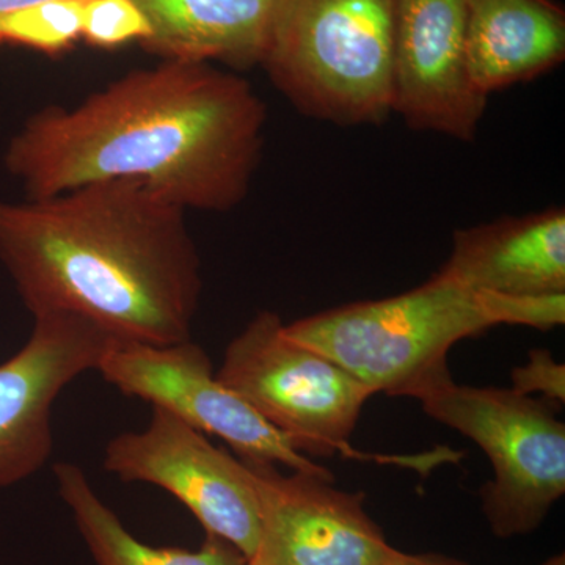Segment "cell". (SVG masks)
<instances>
[{
    "label": "cell",
    "mask_w": 565,
    "mask_h": 565,
    "mask_svg": "<svg viewBox=\"0 0 565 565\" xmlns=\"http://www.w3.org/2000/svg\"><path fill=\"white\" fill-rule=\"evenodd\" d=\"M267 110L250 82L212 63L132 71L74 107L33 115L6 166L29 199L126 181L184 211H232L262 161Z\"/></svg>",
    "instance_id": "6da1fadb"
},
{
    "label": "cell",
    "mask_w": 565,
    "mask_h": 565,
    "mask_svg": "<svg viewBox=\"0 0 565 565\" xmlns=\"http://www.w3.org/2000/svg\"><path fill=\"white\" fill-rule=\"evenodd\" d=\"M185 212L126 181L0 202V259L33 318L71 313L118 340H192L202 262Z\"/></svg>",
    "instance_id": "7a4b0ae2"
},
{
    "label": "cell",
    "mask_w": 565,
    "mask_h": 565,
    "mask_svg": "<svg viewBox=\"0 0 565 565\" xmlns=\"http://www.w3.org/2000/svg\"><path fill=\"white\" fill-rule=\"evenodd\" d=\"M565 294L476 291L438 270L399 296L341 305L285 323V333L355 375L371 392L415 397L449 375L452 345L498 326H564Z\"/></svg>",
    "instance_id": "3957f363"
},
{
    "label": "cell",
    "mask_w": 565,
    "mask_h": 565,
    "mask_svg": "<svg viewBox=\"0 0 565 565\" xmlns=\"http://www.w3.org/2000/svg\"><path fill=\"white\" fill-rule=\"evenodd\" d=\"M394 0H275L262 66L305 117L352 128L392 115Z\"/></svg>",
    "instance_id": "277c9868"
},
{
    "label": "cell",
    "mask_w": 565,
    "mask_h": 565,
    "mask_svg": "<svg viewBox=\"0 0 565 565\" xmlns=\"http://www.w3.org/2000/svg\"><path fill=\"white\" fill-rule=\"evenodd\" d=\"M414 399L489 457L493 476L479 494L493 535L534 533L565 493V424L548 401L512 388L456 384L451 374Z\"/></svg>",
    "instance_id": "5b68a950"
},
{
    "label": "cell",
    "mask_w": 565,
    "mask_h": 565,
    "mask_svg": "<svg viewBox=\"0 0 565 565\" xmlns=\"http://www.w3.org/2000/svg\"><path fill=\"white\" fill-rule=\"evenodd\" d=\"M218 381L243 397L302 455L375 459L349 444L373 392L329 356L285 333L274 311H262L226 348Z\"/></svg>",
    "instance_id": "8992f818"
},
{
    "label": "cell",
    "mask_w": 565,
    "mask_h": 565,
    "mask_svg": "<svg viewBox=\"0 0 565 565\" xmlns=\"http://www.w3.org/2000/svg\"><path fill=\"white\" fill-rule=\"evenodd\" d=\"M96 371L126 396L147 401L199 433L222 438L239 459L282 465L333 481L332 471L297 451L280 430L223 385L210 355L192 340L154 345L114 338Z\"/></svg>",
    "instance_id": "52a82bcc"
},
{
    "label": "cell",
    "mask_w": 565,
    "mask_h": 565,
    "mask_svg": "<svg viewBox=\"0 0 565 565\" xmlns=\"http://www.w3.org/2000/svg\"><path fill=\"white\" fill-rule=\"evenodd\" d=\"M104 468L125 482L161 487L207 534L230 542L247 559L258 553L262 520L247 465L169 412L152 407L141 433L111 438Z\"/></svg>",
    "instance_id": "ba28073f"
},
{
    "label": "cell",
    "mask_w": 565,
    "mask_h": 565,
    "mask_svg": "<svg viewBox=\"0 0 565 565\" xmlns=\"http://www.w3.org/2000/svg\"><path fill=\"white\" fill-rule=\"evenodd\" d=\"M114 338L82 316H35L28 343L0 363V489L46 465L55 401L79 375L96 371Z\"/></svg>",
    "instance_id": "9c48e42d"
},
{
    "label": "cell",
    "mask_w": 565,
    "mask_h": 565,
    "mask_svg": "<svg viewBox=\"0 0 565 565\" xmlns=\"http://www.w3.org/2000/svg\"><path fill=\"white\" fill-rule=\"evenodd\" d=\"M487 98L465 44V0H394L392 114L415 131L475 140Z\"/></svg>",
    "instance_id": "30bf717a"
},
{
    "label": "cell",
    "mask_w": 565,
    "mask_h": 565,
    "mask_svg": "<svg viewBox=\"0 0 565 565\" xmlns=\"http://www.w3.org/2000/svg\"><path fill=\"white\" fill-rule=\"evenodd\" d=\"M243 460V459H241ZM266 565H385L394 546L367 515L364 494L344 492L321 476L248 462Z\"/></svg>",
    "instance_id": "8fae6325"
},
{
    "label": "cell",
    "mask_w": 565,
    "mask_h": 565,
    "mask_svg": "<svg viewBox=\"0 0 565 565\" xmlns=\"http://www.w3.org/2000/svg\"><path fill=\"white\" fill-rule=\"evenodd\" d=\"M440 273L501 296L565 294V211L550 207L457 230Z\"/></svg>",
    "instance_id": "7c38bea8"
},
{
    "label": "cell",
    "mask_w": 565,
    "mask_h": 565,
    "mask_svg": "<svg viewBox=\"0 0 565 565\" xmlns=\"http://www.w3.org/2000/svg\"><path fill=\"white\" fill-rule=\"evenodd\" d=\"M465 44L471 81L489 98L564 62V7L555 0H465Z\"/></svg>",
    "instance_id": "4fadbf2b"
},
{
    "label": "cell",
    "mask_w": 565,
    "mask_h": 565,
    "mask_svg": "<svg viewBox=\"0 0 565 565\" xmlns=\"http://www.w3.org/2000/svg\"><path fill=\"white\" fill-rule=\"evenodd\" d=\"M150 28L141 46L166 61L262 66L275 0H132Z\"/></svg>",
    "instance_id": "5bb4252c"
},
{
    "label": "cell",
    "mask_w": 565,
    "mask_h": 565,
    "mask_svg": "<svg viewBox=\"0 0 565 565\" xmlns=\"http://www.w3.org/2000/svg\"><path fill=\"white\" fill-rule=\"evenodd\" d=\"M54 473L63 503L98 565H239L247 559L236 546L207 533L196 552L143 544L98 497L79 465L55 463Z\"/></svg>",
    "instance_id": "9a60e30c"
},
{
    "label": "cell",
    "mask_w": 565,
    "mask_h": 565,
    "mask_svg": "<svg viewBox=\"0 0 565 565\" xmlns=\"http://www.w3.org/2000/svg\"><path fill=\"white\" fill-rule=\"evenodd\" d=\"M85 0H44L0 20V44L57 55L82 39Z\"/></svg>",
    "instance_id": "2e32d148"
},
{
    "label": "cell",
    "mask_w": 565,
    "mask_h": 565,
    "mask_svg": "<svg viewBox=\"0 0 565 565\" xmlns=\"http://www.w3.org/2000/svg\"><path fill=\"white\" fill-rule=\"evenodd\" d=\"M148 35V22L132 0H85L82 39L92 46L114 50Z\"/></svg>",
    "instance_id": "e0dca14e"
},
{
    "label": "cell",
    "mask_w": 565,
    "mask_h": 565,
    "mask_svg": "<svg viewBox=\"0 0 565 565\" xmlns=\"http://www.w3.org/2000/svg\"><path fill=\"white\" fill-rule=\"evenodd\" d=\"M514 392L533 396L542 394L548 403H565V366L557 363L548 349H533L527 362L516 366L511 374Z\"/></svg>",
    "instance_id": "ac0fdd59"
},
{
    "label": "cell",
    "mask_w": 565,
    "mask_h": 565,
    "mask_svg": "<svg viewBox=\"0 0 565 565\" xmlns=\"http://www.w3.org/2000/svg\"><path fill=\"white\" fill-rule=\"evenodd\" d=\"M385 565H470L456 557L438 555V553H405L394 550Z\"/></svg>",
    "instance_id": "d6986e66"
},
{
    "label": "cell",
    "mask_w": 565,
    "mask_h": 565,
    "mask_svg": "<svg viewBox=\"0 0 565 565\" xmlns=\"http://www.w3.org/2000/svg\"><path fill=\"white\" fill-rule=\"evenodd\" d=\"M39 2H44V0H0V20L14 13V11L28 9V7L35 6Z\"/></svg>",
    "instance_id": "ffe728a7"
},
{
    "label": "cell",
    "mask_w": 565,
    "mask_h": 565,
    "mask_svg": "<svg viewBox=\"0 0 565 565\" xmlns=\"http://www.w3.org/2000/svg\"><path fill=\"white\" fill-rule=\"evenodd\" d=\"M541 565H565V556L561 553V555L550 557V559H546Z\"/></svg>",
    "instance_id": "44dd1931"
},
{
    "label": "cell",
    "mask_w": 565,
    "mask_h": 565,
    "mask_svg": "<svg viewBox=\"0 0 565 565\" xmlns=\"http://www.w3.org/2000/svg\"><path fill=\"white\" fill-rule=\"evenodd\" d=\"M239 565H266L258 557H250V559H244Z\"/></svg>",
    "instance_id": "7402d4cb"
}]
</instances>
